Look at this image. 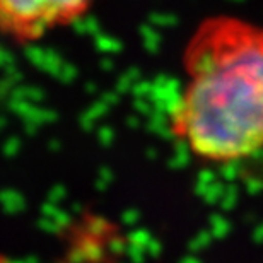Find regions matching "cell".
<instances>
[{
    "label": "cell",
    "instance_id": "1",
    "mask_svg": "<svg viewBox=\"0 0 263 263\" xmlns=\"http://www.w3.org/2000/svg\"><path fill=\"white\" fill-rule=\"evenodd\" d=\"M170 130L197 159L241 162L263 152V24L205 17L183 50Z\"/></svg>",
    "mask_w": 263,
    "mask_h": 263
},
{
    "label": "cell",
    "instance_id": "2",
    "mask_svg": "<svg viewBox=\"0 0 263 263\" xmlns=\"http://www.w3.org/2000/svg\"><path fill=\"white\" fill-rule=\"evenodd\" d=\"M98 0H0V26L10 43L28 46L76 24Z\"/></svg>",
    "mask_w": 263,
    "mask_h": 263
}]
</instances>
